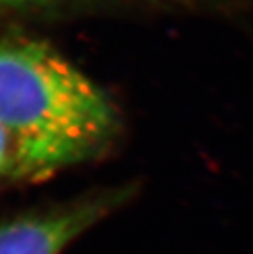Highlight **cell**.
Here are the masks:
<instances>
[{"label": "cell", "instance_id": "cell-1", "mask_svg": "<svg viewBox=\"0 0 253 254\" xmlns=\"http://www.w3.org/2000/svg\"><path fill=\"white\" fill-rule=\"evenodd\" d=\"M0 125L11 149V174L44 178L99 155L116 116L96 84L51 46L0 43Z\"/></svg>", "mask_w": 253, "mask_h": 254}, {"label": "cell", "instance_id": "cell-2", "mask_svg": "<svg viewBox=\"0 0 253 254\" xmlns=\"http://www.w3.org/2000/svg\"><path fill=\"white\" fill-rule=\"evenodd\" d=\"M131 193V188L110 189L0 225V254H60L72 241L119 209Z\"/></svg>", "mask_w": 253, "mask_h": 254}, {"label": "cell", "instance_id": "cell-3", "mask_svg": "<svg viewBox=\"0 0 253 254\" xmlns=\"http://www.w3.org/2000/svg\"><path fill=\"white\" fill-rule=\"evenodd\" d=\"M11 172V149L6 134L0 125V175Z\"/></svg>", "mask_w": 253, "mask_h": 254}, {"label": "cell", "instance_id": "cell-4", "mask_svg": "<svg viewBox=\"0 0 253 254\" xmlns=\"http://www.w3.org/2000/svg\"><path fill=\"white\" fill-rule=\"evenodd\" d=\"M43 2H49V0H0V9H15L21 6L38 5Z\"/></svg>", "mask_w": 253, "mask_h": 254}]
</instances>
